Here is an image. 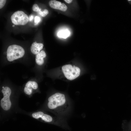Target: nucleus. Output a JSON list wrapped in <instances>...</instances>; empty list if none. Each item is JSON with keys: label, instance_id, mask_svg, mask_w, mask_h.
Masks as SVG:
<instances>
[{"label": "nucleus", "instance_id": "4", "mask_svg": "<svg viewBox=\"0 0 131 131\" xmlns=\"http://www.w3.org/2000/svg\"><path fill=\"white\" fill-rule=\"evenodd\" d=\"M1 92L3 95V97L1 100L0 106L4 110L8 111L10 108L11 103L10 97L11 93L10 89L8 87H3Z\"/></svg>", "mask_w": 131, "mask_h": 131}, {"label": "nucleus", "instance_id": "12", "mask_svg": "<svg viewBox=\"0 0 131 131\" xmlns=\"http://www.w3.org/2000/svg\"><path fill=\"white\" fill-rule=\"evenodd\" d=\"M41 9H40L39 12V14L41 16L45 17L49 13V11L47 9H44L43 11H41Z\"/></svg>", "mask_w": 131, "mask_h": 131}, {"label": "nucleus", "instance_id": "8", "mask_svg": "<svg viewBox=\"0 0 131 131\" xmlns=\"http://www.w3.org/2000/svg\"><path fill=\"white\" fill-rule=\"evenodd\" d=\"M38 88V84L35 82L29 81L26 84L24 91L25 93L28 95H31L32 92V90L37 89Z\"/></svg>", "mask_w": 131, "mask_h": 131}, {"label": "nucleus", "instance_id": "7", "mask_svg": "<svg viewBox=\"0 0 131 131\" xmlns=\"http://www.w3.org/2000/svg\"><path fill=\"white\" fill-rule=\"evenodd\" d=\"M49 5L51 8L63 11H66L67 9V6L64 3L55 0H50Z\"/></svg>", "mask_w": 131, "mask_h": 131}, {"label": "nucleus", "instance_id": "16", "mask_svg": "<svg viewBox=\"0 0 131 131\" xmlns=\"http://www.w3.org/2000/svg\"><path fill=\"white\" fill-rule=\"evenodd\" d=\"M33 16L31 15L29 17V19L30 21H31L33 19Z\"/></svg>", "mask_w": 131, "mask_h": 131}, {"label": "nucleus", "instance_id": "19", "mask_svg": "<svg viewBox=\"0 0 131 131\" xmlns=\"http://www.w3.org/2000/svg\"><path fill=\"white\" fill-rule=\"evenodd\" d=\"M15 26V25H13V27H14Z\"/></svg>", "mask_w": 131, "mask_h": 131}, {"label": "nucleus", "instance_id": "3", "mask_svg": "<svg viewBox=\"0 0 131 131\" xmlns=\"http://www.w3.org/2000/svg\"><path fill=\"white\" fill-rule=\"evenodd\" d=\"M62 70L65 77L68 79L73 80L78 77L80 72L79 68L75 66L68 64L63 66Z\"/></svg>", "mask_w": 131, "mask_h": 131}, {"label": "nucleus", "instance_id": "9", "mask_svg": "<svg viewBox=\"0 0 131 131\" xmlns=\"http://www.w3.org/2000/svg\"><path fill=\"white\" fill-rule=\"evenodd\" d=\"M43 46L42 43H37L36 42H33L31 47V51L33 54L36 55L42 49Z\"/></svg>", "mask_w": 131, "mask_h": 131}, {"label": "nucleus", "instance_id": "17", "mask_svg": "<svg viewBox=\"0 0 131 131\" xmlns=\"http://www.w3.org/2000/svg\"><path fill=\"white\" fill-rule=\"evenodd\" d=\"M66 2L68 3H71L73 0H64Z\"/></svg>", "mask_w": 131, "mask_h": 131}, {"label": "nucleus", "instance_id": "18", "mask_svg": "<svg viewBox=\"0 0 131 131\" xmlns=\"http://www.w3.org/2000/svg\"><path fill=\"white\" fill-rule=\"evenodd\" d=\"M127 1L131 5V0H128Z\"/></svg>", "mask_w": 131, "mask_h": 131}, {"label": "nucleus", "instance_id": "1", "mask_svg": "<svg viewBox=\"0 0 131 131\" xmlns=\"http://www.w3.org/2000/svg\"><path fill=\"white\" fill-rule=\"evenodd\" d=\"M48 108L57 113H64L69 107L68 101L65 95L60 93H56L51 95L48 98Z\"/></svg>", "mask_w": 131, "mask_h": 131}, {"label": "nucleus", "instance_id": "15", "mask_svg": "<svg viewBox=\"0 0 131 131\" xmlns=\"http://www.w3.org/2000/svg\"><path fill=\"white\" fill-rule=\"evenodd\" d=\"M6 0H0V8H2L5 5Z\"/></svg>", "mask_w": 131, "mask_h": 131}, {"label": "nucleus", "instance_id": "5", "mask_svg": "<svg viewBox=\"0 0 131 131\" xmlns=\"http://www.w3.org/2000/svg\"><path fill=\"white\" fill-rule=\"evenodd\" d=\"M11 19L12 23L15 25H24L28 23L29 18L24 12L18 11L12 15Z\"/></svg>", "mask_w": 131, "mask_h": 131}, {"label": "nucleus", "instance_id": "2", "mask_svg": "<svg viewBox=\"0 0 131 131\" xmlns=\"http://www.w3.org/2000/svg\"><path fill=\"white\" fill-rule=\"evenodd\" d=\"M25 50L21 46L13 45L9 46L7 50V58L9 61L21 58L24 56Z\"/></svg>", "mask_w": 131, "mask_h": 131}, {"label": "nucleus", "instance_id": "11", "mask_svg": "<svg viewBox=\"0 0 131 131\" xmlns=\"http://www.w3.org/2000/svg\"><path fill=\"white\" fill-rule=\"evenodd\" d=\"M70 33L67 30H62L59 31L57 33V35L59 37L66 38L69 35Z\"/></svg>", "mask_w": 131, "mask_h": 131}, {"label": "nucleus", "instance_id": "10", "mask_svg": "<svg viewBox=\"0 0 131 131\" xmlns=\"http://www.w3.org/2000/svg\"><path fill=\"white\" fill-rule=\"evenodd\" d=\"M46 57V54L44 51H41L38 53L36 55L35 61L36 64L39 65H43L44 63L43 58Z\"/></svg>", "mask_w": 131, "mask_h": 131}, {"label": "nucleus", "instance_id": "6", "mask_svg": "<svg viewBox=\"0 0 131 131\" xmlns=\"http://www.w3.org/2000/svg\"><path fill=\"white\" fill-rule=\"evenodd\" d=\"M32 117L36 119H41L45 122L51 123L53 121V118L49 115L45 114L41 111L33 113L32 114Z\"/></svg>", "mask_w": 131, "mask_h": 131}, {"label": "nucleus", "instance_id": "13", "mask_svg": "<svg viewBox=\"0 0 131 131\" xmlns=\"http://www.w3.org/2000/svg\"><path fill=\"white\" fill-rule=\"evenodd\" d=\"M40 9L39 8L38 5L36 4H34L32 7L33 10L35 11H39Z\"/></svg>", "mask_w": 131, "mask_h": 131}, {"label": "nucleus", "instance_id": "14", "mask_svg": "<svg viewBox=\"0 0 131 131\" xmlns=\"http://www.w3.org/2000/svg\"><path fill=\"white\" fill-rule=\"evenodd\" d=\"M41 20L40 18L38 16H36L35 17L34 19V25H36L40 22Z\"/></svg>", "mask_w": 131, "mask_h": 131}]
</instances>
